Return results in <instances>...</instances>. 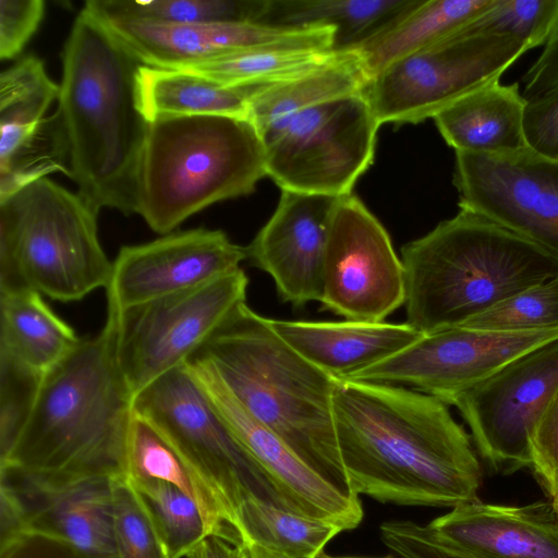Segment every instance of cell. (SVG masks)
I'll return each mask as SVG.
<instances>
[{
  "instance_id": "obj_1",
  "label": "cell",
  "mask_w": 558,
  "mask_h": 558,
  "mask_svg": "<svg viewBox=\"0 0 558 558\" xmlns=\"http://www.w3.org/2000/svg\"><path fill=\"white\" fill-rule=\"evenodd\" d=\"M335 428L352 493L384 504L454 508L478 499L471 437L439 399L336 378Z\"/></svg>"
},
{
  "instance_id": "obj_2",
  "label": "cell",
  "mask_w": 558,
  "mask_h": 558,
  "mask_svg": "<svg viewBox=\"0 0 558 558\" xmlns=\"http://www.w3.org/2000/svg\"><path fill=\"white\" fill-rule=\"evenodd\" d=\"M142 63L84 8L62 54L54 112L68 177L97 213L136 214L137 179L150 122L138 106Z\"/></svg>"
},
{
  "instance_id": "obj_3",
  "label": "cell",
  "mask_w": 558,
  "mask_h": 558,
  "mask_svg": "<svg viewBox=\"0 0 558 558\" xmlns=\"http://www.w3.org/2000/svg\"><path fill=\"white\" fill-rule=\"evenodd\" d=\"M192 356L209 363L246 412L314 471L355 495L336 435V378L294 351L269 318L242 302Z\"/></svg>"
},
{
  "instance_id": "obj_4",
  "label": "cell",
  "mask_w": 558,
  "mask_h": 558,
  "mask_svg": "<svg viewBox=\"0 0 558 558\" xmlns=\"http://www.w3.org/2000/svg\"><path fill=\"white\" fill-rule=\"evenodd\" d=\"M133 393L117 356V319L44 377L35 405L0 463L72 476H125Z\"/></svg>"
},
{
  "instance_id": "obj_5",
  "label": "cell",
  "mask_w": 558,
  "mask_h": 558,
  "mask_svg": "<svg viewBox=\"0 0 558 558\" xmlns=\"http://www.w3.org/2000/svg\"><path fill=\"white\" fill-rule=\"evenodd\" d=\"M407 324L422 335L460 327L521 291L558 275L551 254L460 208L401 248Z\"/></svg>"
},
{
  "instance_id": "obj_6",
  "label": "cell",
  "mask_w": 558,
  "mask_h": 558,
  "mask_svg": "<svg viewBox=\"0 0 558 558\" xmlns=\"http://www.w3.org/2000/svg\"><path fill=\"white\" fill-rule=\"evenodd\" d=\"M265 175V146L248 119H157L141 160L136 214L163 235L215 203L253 193Z\"/></svg>"
},
{
  "instance_id": "obj_7",
  "label": "cell",
  "mask_w": 558,
  "mask_h": 558,
  "mask_svg": "<svg viewBox=\"0 0 558 558\" xmlns=\"http://www.w3.org/2000/svg\"><path fill=\"white\" fill-rule=\"evenodd\" d=\"M97 211L77 193L37 180L0 201V293L29 289L61 302L109 283Z\"/></svg>"
},
{
  "instance_id": "obj_8",
  "label": "cell",
  "mask_w": 558,
  "mask_h": 558,
  "mask_svg": "<svg viewBox=\"0 0 558 558\" xmlns=\"http://www.w3.org/2000/svg\"><path fill=\"white\" fill-rule=\"evenodd\" d=\"M132 405L213 489L235 527L238 510L247 498L283 507L186 362L136 392Z\"/></svg>"
},
{
  "instance_id": "obj_9",
  "label": "cell",
  "mask_w": 558,
  "mask_h": 558,
  "mask_svg": "<svg viewBox=\"0 0 558 558\" xmlns=\"http://www.w3.org/2000/svg\"><path fill=\"white\" fill-rule=\"evenodd\" d=\"M379 126L365 92L311 106L262 136L267 175L281 191L352 194Z\"/></svg>"
},
{
  "instance_id": "obj_10",
  "label": "cell",
  "mask_w": 558,
  "mask_h": 558,
  "mask_svg": "<svg viewBox=\"0 0 558 558\" xmlns=\"http://www.w3.org/2000/svg\"><path fill=\"white\" fill-rule=\"evenodd\" d=\"M527 50L510 37H462L452 32L388 65L369 81L365 95L380 125L420 123L464 94L499 80Z\"/></svg>"
},
{
  "instance_id": "obj_11",
  "label": "cell",
  "mask_w": 558,
  "mask_h": 558,
  "mask_svg": "<svg viewBox=\"0 0 558 558\" xmlns=\"http://www.w3.org/2000/svg\"><path fill=\"white\" fill-rule=\"evenodd\" d=\"M242 268L206 284L162 296L121 313L117 356L133 396L184 364L246 300Z\"/></svg>"
},
{
  "instance_id": "obj_12",
  "label": "cell",
  "mask_w": 558,
  "mask_h": 558,
  "mask_svg": "<svg viewBox=\"0 0 558 558\" xmlns=\"http://www.w3.org/2000/svg\"><path fill=\"white\" fill-rule=\"evenodd\" d=\"M558 390V338L510 361L454 405L490 468L510 474L530 468V437Z\"/></svg>"
},
{
  "instance_id": "obj_13",
  "label": "cell",
  "mask_w": 558,
  "mask_h": 558,
  "mask_svg": "<svg viewBox=\"0 0 558 558\" xmlns=\"http://www.w3.org/2000/svg\"><path fill=\"white\" fill-rule=\"evenodd\" d=\"M404 269L381 222L353 193L335 209L320 303L345 320L383 323L404 304Z\"/></svg>"
},
{
  "instance_id": "obj_14",
  "label": "cell",
  "mask_w": 558,
  "mask_h": 558,
  "mask_svg": "<svg viewBox=\"0 0 558 558\" xmlns=\"http://www.w3.org/2000/svg\"><path fill=\"white\" fill-rule=\"evenodd\" d=\"M558 338V329L493 331L454 327L423 335L351 380L400 386L452 405L470 388L515 357Z\"/></svg>"
},
{
  "instance_id": "obj_15",
  "label": "cell",
  "mask_w": 558,
  "mask_h": 558,
  "mask_svg": "<svg viewBox=\"0 0 558 558\" xmlns=\"http://www.w3.org/2000/svg\"><path fill=\"white\" fill-rule=\"evenodd\" d=\"M459 206L481 214L558 259V161L527 147L513 154L456 151Z\"/></svg>"
},
{
  "instance_id": "obj_16",
  "label": "cell",
  "mask_w": 558,
  "mask_h": 558,
  "mask_svg": "<svg viewBox=\"0 0 558 558\" xmlns=\"http://www.w3.org/2000/svg\"><path fill=\"white\" fill-rule=\"evenodd\" d=\"M246 248L221 230L170 232L147 243L122 246L112 262L108 312L190 290L240 269Z\"/></svg>"
},
{
  "instance_id": "obj_17",
  "label": "cell",
  "mask_w": 558,
  "mask_h": 558,
  "mask_svg": "<svg viewBox=\"0 0 558 558\" xmlns=\"http://www.w3.org/2000/svg\"><path fill=\"white\" fill-rule=\"evenodd\" d=\"M186 364L217 412L265 473L284 508L331 523L341 531L361 523L363 508L357 495L345 494L333 486L252 417L209 363L191 356Z\"/></svg>"
},
{
  "instance_id": "obj_18",
  "label": "cell",
  "mask_w": 558,
  "mask_h": 558,
  "mask_svg": "<svg viewBox=\"0 0 558 558\" xmlns=\"http://www.w3.org/2000/svg\"><path fill=\"white\" fill-rule=\"evenodd\" d=\"M112 480L0 463V494L14 506L24 531L64 539L89 558H117Z\"/></svg>"
},
{
  "instance_id": "obj_19",
  "label": "cell",
  "mask_w": 558,
  "mask_h": 558,
  "mask_svg": "<svg viewBox=\"0 0 558 558\" xmlns=\"http://www.w3.org/2000/svg\"><path fill=\"white\" fill-rule=\"evenodd\" d=\"M94 15L144 65L179 69L233 51L291 41L335 49L337 29L329 25L284 27L257 22L173 23Z\"/></svg>"
},
{
  "instance_id": "obj_20",
  "label": "cell",
  "mask_w": 558,
  "mask_h": 558,
  "mask_svg": "<svg viewBox=\"0 0 558 558\" xmlns=\"http://www.w3.org/2000/svg\"><path fill=\"white\" fill-rule=\"evenodd\" d=\"M340 197L282 190L274 214L245 247L252 264L271 277L282 302L303 307L320 301L329 230Z\"/></svg>"
},
{
  "instance_id": "obj_21",
  "label": "cell",
  "mask_w": 558,
  "mask_h": 558,
  "mask_svg": "<svg viewBox=\"0 0 558 558\" xmlns=\"http://www.w3.org/2000/svg\"><path fill=\"white\" fill-rule=\"evenodd\" d=\"M428 525L474 558H558V514L551 500L504 506L477 499Z\"/></svg>"
},
{
  "instance_id": "obj_22",
  "label": "cell",
  "mask_w": 558,
  "mask_h": 558,
  "mask_svg": "<svg viewBox=\"0 0 558 558\" xmlns=\"http://www.w3.org/2000/svg\"><path fill=\"white\" fill-rule=\"evenodd\" d=\"M272 329L306 361L343 379L404 350L423 335L407 323L270 319Z\"/></svg>"
},
{
  "instance_id": "obj_23",
  "label": "cell",
  "mask_w": 558,
  "mask_h": 558,
  "mask_svg": "<svg viewBox=\"0 0 558 558\" xmlns=\"http://www.w3.org/2000/svg\"><path fill=\"white\" fill-rule=\"evenodd\" d=\"M525 106L518 83L495 80L459 97L433 119L454 151L507 155L526 147Z\"/></svg>"
},
{
  "instance_id": "obj_24",
  "label": "cell",
  "mask_w": 558,
  "mask_h": 558,
  "mask_svg": "<svg viewBox=\"0 0 558 558\" xmlns=\"http://www.w3.org/2000/svg\"><path fill=\"white\" fill-rule=\"evenodd\" d=\"M371 77L354 50L299 76L251 87L247 119L260 138L298 112L330 99L365 92Z\"/></svg>"
},
{
  "instance_id": "obj_25",
  "label": "cell",
  "mask_w": 558,
  "mask_h": 558,
  "mask_svg": "<svg viewBox=\"0 0 558 558\" xmlns=\"http://www.w3.org/2000/svg\"><path fill=\"white\" fill-rule=\"evenodd\" d=\"M81 340L37 291L24 289L0 293V354L47 374Z\"/></svg>"
},
{
  "instance_id": "obj_26",
  "label": "cell",
  "mask_w": 558,
  "mask_h": 558,
  "mask_svg": "<svg viewBox=\"0 0 558 558\" xmlns=\"http://www.w3.org/2000/svg\"><path fill=\"white\" fill-rule=\"evenodd\" d=\"M138 106L148 122L162 118L223 116L247 119L251 87L221 85L201 74L142 64Z\"/></svg>"
},
{
  "instance_id": "obj_27",
  "label": "cell",
  "mask_w": 558,
  "mask_h": 558,
  "mask_svg": "<svg viewBox=\"0 0 558 558\" xmlns=\"http://www.w3.org/2000/svg\"><path fill=\"white\" fill-rule=\"evenodd\" d=\"M125 476L130 481H161L174 485L196 502L215 535L243 543L213 489L156 427L134 412L126 441Z\"/></svg>"
},
{
  "instance_id": "obj_28",
  "label": "cell",
  "mask_w": 558,
  "mask_h": 558,
  "mask_svg": "<svg viewBox=\"0 0 558 558\" xmlns=\"http://www.w3.org/2000/svg\"><path fill=\"white\" fill-rule=\"evenodd\" d=\"M490 0H418L379 34L354 50L371 80L391 63L448 36Z\"/></svg>"
},
{
  "instance_id": "obj_29",
  "label": "cell",
  "mask_w": 558,
  "mask_h": 558,
  "mask_svg": "<svg viewBox=\"0 0 558 558\" xmlns=\"http://www.w3.org/2000/svg\"><path fill=\"white\" fill-rule=\"evenodd\" d=\"M418 0H269L262 23L337 29L335 50H352L383 32Z\"/></svg>"
},
{
  "instance_id": "obj_30",
  "label": "cell",
  "mask_w": 558,
  "mask_h": 558,
  "mask_svg": "<svg viewBox=\"0 0 558 558\" xmlns=\"http://www.w3.org/2000/svg\"><path fill=\"white\" fill-rule=\"evenodd\" d=\"M341 51L318 43L291 41L242 49L179 69L225 86L247 88L299 76L332 61Z\"/></svg>"
},
{
  "instance_id": "obj_31",
  "label": "cell",
  "mask_w": 558,
  "mask_h": 558,
  "mask_svg": "<svg viewBox=\"0 0 558 558\" xmlns=\"http://www.w3.org/2000/svg\"><path fill=\"white\" fill-rule=\"evenodd\" d=\"M243 543L286 558H314L337 534L338 526L295 513L256 497L247 498L236 513Z\"/></svg>"
},
{
  "instance_id": "obj_32",
  "label": "cell",
  "mask_w": 558,
  "mask_h": 558,
  "mask_svg": "<svg viewBox=\"0 0 558 558\" xmlns=\"http://www.w3.org/2000/svg\"><path fill=\"white\" fill-rule=\"evenodd\" d=\"M0 201L53 172L68 175L56 114L29 124H0Z\"/></svg>"
},
{
  "instance_id": "obj_33",
  "label": "cell",
  "mask_w": 558,
  "mask_h": 558,
  "mask_svg": "<svg viewBox=\"0 0 558 558\" xmlns=\"http://www.w3.org/2000/svg\"><path fill=\"white\" fill-rule=\"evenodd\" d=\"M269 0H88L84 7L116 17L173 23H262Z\"/></svg>"
},
{
  "instance_id": "obj_34",
  "label": "cell",
  "mask_w": 558,
  "mask_h": 558,
  "mask_svg": "<svg viewBox=\"0 0 558 558\" xmlns=\"http://www.w3.org/2000/svg\"><path fill=\"white\" fill-rule=\"evenodd\" d=\"M129 482L146 505L171 558H185L205 537L215 535L196 502L174 485Z\"/></svg>"
},
{
  "instance_id": "obj_35",
  "label": "cell",
  "mask_w": 558,
  "mask_h": 558,
  "mask_svg": "<svg viewBox=\"0 0 558 558\" xmlns=\"http://www.w3.org/2000/svg\"><path fill=\"white\" fill-rule=\"evenodd\" d=\"M557 21L558 0H490L453 33L462 37H510L531 49L546 44Z\"/></svg>"
},
{
  "instance_id": "obj_36",
  "label": "cell",
  "mask_w": 558,
  "mask_h": 558,
  "mask_svg": "<svg viewBox=\"0 0 558 558\" xmlns=\"http://www.w3.org/2000/svg\"><path fill=\"white\" fill-rule=\"evenodd\" d=\"M59 89L39 58L24 57L0 74V124L44 120Z\"/></svg>"
},
{
  "instance_id": "obj_37",
  "label": "cell",
  "mask_w": 558,
  "mask_h": 558,
  "mask_svg": "<svg viewBox=\"0 0 558 558\" xmlns=\"http://www.w3.org/2000/svg\"><path fill=\"white\" fill-rule=\"evenodd\" d=\"M117 558H171L142 497L125 476L112 480Z\"/></svg>"
},
{
  "instance_id": "obj_38",
  "label": "cell",
  "mask_w": 558,
  "mask_h": 558,
  "mask_svg": "<svg viewBox=\"0 0 558 558\" xmlns=\"http://www.w3.org/2000/svg\"><path fill=\"white\" fill-rule=\"evenodd\" d=\"M460 327L493 331L558 329V275L521 291Z\"/></svg>"
},
{
  "instance_id": "obj_39",
  "label": "cell",
  "mask_w": 558,
  "mask_h": 558,
  "mask_svg": "<svg viewBox=\"0 0 558 558\" xmlns=\"http://www.w3.org/2000/svg\"><path fill=\"white\" fill-rule=\"evenodd\" d=\"M45 375L0 354V459L28 421Z\"/></svg>"
},
{
  "instance_id": "obj_40",
  "label": "cell",
  "mask_w": 558,
  "mask_h": 558,
  "mask_svg": "<svg viewBox=\"0 0 558 558\" xmlns=\"http://www.w3.org/2000/svg\"><path fill=\"white\" fill-rule=\"evenodd\" d=\"M379 531L383 543L403 558H474L451 545L428 524L388 521Z\"/></svg>"
},
{
  "instance_id": "obj_41",
  "label": "cell",
  "mask_w": 558,
  "mask_h": 558,
  "mask_svg": "<svg viewBox=\"0 0 558 558\" xmlns=\"http://www.w3.org/2000/svg\"><path fill=\"white\" fill-rule=\"evenodd\" d=\"M531 465L550 500L558 499V390L530 437Z\"/></svg>"
},
{
  "instance_id": "obj_42",
  "label": "cell",
  "mask_w": 558,
  "mask_h": 558,
  "mask_svg": "<svg viewBox=\"0 0 558 558\" xmlns=\"http://www.w3.org/2000/svg\"><path fill=\"white\" fill-rule=\"evenodd\" d=\"M43 0H0V59L15 58L39 27Z\"/></svg>"
},
{
  "instance_id": "obj_43",
  "label": "cell",
  "mask_w": 558,
  "mask_h": 558,
  "mask_svg": "<svg viewBox=\"0 0 558 558\" xmlns=\"http://www.w3.org/2000/svg\"><path fill=\"white\" fill-rule=\"evenodd\" d=\"M523 133L529 149L558 161V87L526 100Z\"/></svg>"
},
{
  "instance_id": "obj_44",
  "label": "cell",
  "mask_w": 558,
  "mask_h": 558,
  "mask_svg": "<svg viewBox=\"0 0 558 558\" xmlns=\"http://www.w3.org/2000/svg\"><path fill=\"white\" fill-rule=\"evenodd\" d=\"M0 558H89L59 537L24 531L0 543Z\"/></svg>"
},
{
  "instance_id": "obj_45",
  "label": "cell",
  "mask_w": 558,
  "mask_h": 558,
  "mask_svg": "<svg viewBox=\"0 0 558 558\" xmlns=\"http://www.w3.org/2000/svg\"><path fill=\"white\" fill-rule=\"evenodd\" d=\"M525 100L538 98L558 87V21L554 26L542 54L522 77Z\"/></svg>"
},
{
  "instance_id": "obj_46",
  "label": "cell",
  "mask_w": 558,
  "mask_h": 558,
  "mask_svg": "<svg viewBox=\"0 0 558 558\" xmlns=\"http://www.w3.org/2000/svg\"><path fill=\"white\" fill-rule=\"evenodd\" d=\"M240 547L219 535H208L185 558H240Z\"/></svg>"
},
{
  "instance_id": "obj_47",
  "label": "cell",
  "mask_w": 558,
  "mask_h": 558,
  "mask_svg": "<svg viewBox=\"0 0 558 558\" xmlns=\"http://www.w3.org/2000/svg\"><path fill=\"white\" fill-rule=\"evenodd\" d=\"M248 544L252 546V548H253V550H254V553H255L257 558H286V557H283V556H281L279 554L269 551V550H267L265 548H262V547H259L257 545H254V544H251V543H248Z\"/></svg>"
},
{
  "instance_id": "obj_48",
  "label": "cell",
  "mask_w": 558,
  "mask_h": 558,
  "mask_svg": "<svg viewBox=\"0 0 558 558\" xmlns=\"http://www.w3.org/2000/svg\"><path fill=\"white\" fill-rule=\"evenodd\" d=\"M240 558H257L252 546L248 543L241 544Z\"/></svg>"
},
{
  "instance_id": "obj_49",
  "label": "cell",
  "mask_w": 558,
  "mask_h": 558,
  "mask_svg": "<svg viewBox=\"0 0 558 558\" xmlns=\"http://www.w3.org/2000/svg\"><path fill=\"white\" fill-rule=\"evenodd\" d=\"M314 558H367V557H352V556H335L327 554L325 550L317 554ZM381 558H396V557H381ZM403 558V557H400Z\"/></svg>"
},
{
  "instance_id": "obj_50",
  "label": "cell",
  "mask_w": 558,
  "mask_h": 558,
  "mask_svg": "<svg viewBox=\"0 0 558 558\" xmlns=\"http://www.w3.org/2000/svg\"><path fill=\"white\" fill-rule=\"evenodd\" d=\"M553 501V505H554V508L558 514V499L557 500H551Z\"/></svg>"
}]
</instances>
